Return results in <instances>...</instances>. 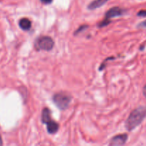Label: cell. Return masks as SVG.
Wrapping results in <instances>:
<instances>
[{
	"label": "cell",
	"mask_w": 146,
	"mask_h": 146,
	"mask_svg": "<svg viewBox=\"0 0 146 146\" xmlns=\"http://www.w3.org/2000/svg\"><path fill=\"white\" fill-rule=\"evenodd\" d=\"M71 101V97L64 92L56 94L53 96V102L60 110H66Z\"/></svg>",
	"instance_id": "obj_2"
},
{
	"label": "cell",
	"mask_w": 146,
	"mask_h": 146,
	"mask_svg": "<svg viewBox=\"0 0 146 146\" xmlns=\"http://www.w3.org/2000/svg\"><path fill=\"white\" fill-rule=\"evenodd\" d=\"M41 120L44 124H46L48 121L51 120V111L48 108H45L42 111V115H41Z\"/></svg>",
	"instance_id": "obj_9"
},
{
	"label": "cell",
	"mask_w": 146,
	"mask_h": 146,
	"mask_svg": "<svg viewBox=\"0 0 146 146\" xmlns=\"http://www.w3.org/2000/svg\"><path fill=\"white\" fill-rule=\"evenodd\" d=\"M146 117V107L140 106L133 111L125 121V128L129 131H133L143 121Z\"/></svg>",
	"instance_id": "obj_1"
},
{
	"label": "cell",
	"mask_w": 146,
	"mask_h": 146,
	"mask_svg": "<svg viewBox=\"0 0 146 146\" xmlns=\"http://www.w3.org/2000/svg\"><path fill=\"white\" fill-rule=\"evenodd\" d=\"M87 27H88V26H86V25H84V26H81V27H79V28L78 29L76 30V33H75V34H78V33H81V31H82L83 29H86Z\"/></svg>",
	"instance_id": "obj_11"
},
{
	"label": "cell",
	"mask_w": 146,
	"mask_h": 146,
	"mask_svg": "<svg viewBox=\"0 0 146 146\" xmlns=\"http://www.w3.org/2000/svg\"><path fill=\"white\" fill-rule=\"evenodd\" d=\"M46 126L48 133L50 134H55L58 131V128H59L58 124L52 119L47 123Z\"/></svg>",
	"instance_id": "obj_6"
},
{
	"label": "cell",
	"mask_w": 146,
	"mask_h": 146,
	"mask_svg": "<svg viewBox=\"0 0 146 146\" xmlns=\"http://www.w3.org/2000/svg\"><path fill=\"white\" fill-rule=\"evenodd\" d=\"M125 10L123 9H121L118 7H114L113 8L110 9L106 13L105 19H110L111 18H114V17H120L122 16L123 14H125Z\"/></svg>",
	"instance_id": "obj_4"
},
{
	"label": "cell",
	"mask_w": 146,
	"mask_h": 146,
	"mask_svg": "<svg viewBox=\"0 0 146 146\" xmlns=\"http://www.w3.org/2000/svg\"><path fill=\"white\" fill-rule=\"evenodd\" d=\"M3 144V143H2V139H1V135H0V145H1Z\"/></svg>",
	"instance_id": "obj_16"
},
{
	"label": "cell",
	"mask_w": 146,
	"mask_h": 146,
	"mask_svg": "<svg viewBox=\"0 0 146 146\" xmlns=\"http://www.w3.org/2000/svg\"><path fill=\"white\" fill-rule=\"evenodd\" d=\"M108 1H109V0H94L92 2L90 3L88 8V9L91 10L96 9H98L99 8V7H102V6L104 5Z\"/></svg>",
	"instance_id": "obj_8"
},
{
	"label": "cell",
	"mask_w": 146,
	"mask_h": 146,
	"mask_svg": "<svg viewBox=\"0 0 146 146\" xmlns=\"http://www.w3.org/2000/svg\"><path fill=\"white\" fill-rule=\"evenodd\" d=\"M138 28H146V20L143 21V22L140 23L138 25Z\"/></svg>",
	"instance_id": "obj_13"
},
{
	"label": "cell",
	"mask_w": 146,
	"mask_h": 146,
	"mask_svg": "<svg viewBox=\"0 0 146 146\" xmlns=\"http://www.w3.org/2000/svg\"><path fill=\"white\" fill-rule=\"evenodd\" d=\"M143 96L146 98V84L145 86L143 87Z\"/></svg>",
	"instance_id": "obj_15"
},
{
	"label": "cell",
	"mask_w": 146,
	"mask_h": 146,
	"mask_svg": "<svg viewBox=\"0 0 146 146\" xmlns=\"http://www.w3.org/2000/svg\"><path fill=\"white\" fill-rule=\"evenodd\" d=\"M128 135L125 133L120 134V135H117L114 136L113 138L111 139V142H110V145H123L126 143L127 140H128Z\"/></svg>",
	"instance_id": "obj_5"
},
{
	"label": "cell",
	"mask_w": 146,
	"mask_h": 146,
	"mask_svg": "<svg viewBox=\"0 0 146 146\" xmlns=\"http://www.w3.org/2000/svg\"><path fill=\"white\" fill-rule=\"evenodd\" d=\"M54 46V41L49 36H42L38 38L36 42V47L39 50L51 51Z\"/></svg>",
	"instance_id": "obj_3"
},
{
	"label": "cell",
	"mask_w": 146,
	"mask_h": 146,
	"mask_svg": "<svg viewBox=\"0 0 146 146\" xmlns=\"http://www.w3.org/2000/svg\"><path fill=\"white\" fill-rule=\"evenodd\" d=\"M19 25L21 29L24 31H28L31 27V21L27 18H22L19 20Z\"/></svg>",
	"instance_id": "obj_7"
},
{
	"label": "cell",
	"mask_w": 146,
	"mask_h": 146,
	"mask_svg": "<svg viewBox=\"0 0 146 146\" xmlns=\"http://www.w3.org/2000/svg\"><path fill=\"white\" fill-rule=\"evenodd\" d=\"M137 15L140 17H146V10H141L138 13Z\"/></svg>",
	"instance_id": "obj_12"
},
{
	"label": "cell",
	"mask_w": 146,
	"mask_h": 146,
	"mask_svg": "<svg viewBox=\"0 0 146 146\" xmlns=\"http://www.w3.org/2000/svg\"><path fill=\"white\" fill-rule=\"evenodd\" d=\"M53 0H41V1L42 3H44V4H51V2H52Z\"/></svg>",
	"instance_id": "obj_14"
},
{
	"label": "cell",
	"mask_w": 146,
	"mask_h": 146,
	"mask_svg": "<svg viewBox=\"0 0 146 146\" xmlns=\"http://www.w3.org/2000/svg\"><path fill=\"white\" fill-rule=\"evenodd\" d=\"M110 22H111V21H110L109 19H105L104 21H102L101 23H100L99 24H98V27H106V26L108 25V24H109Z\"/></svg>",
	"instance_id": "obj_10"
}]
</instances>
